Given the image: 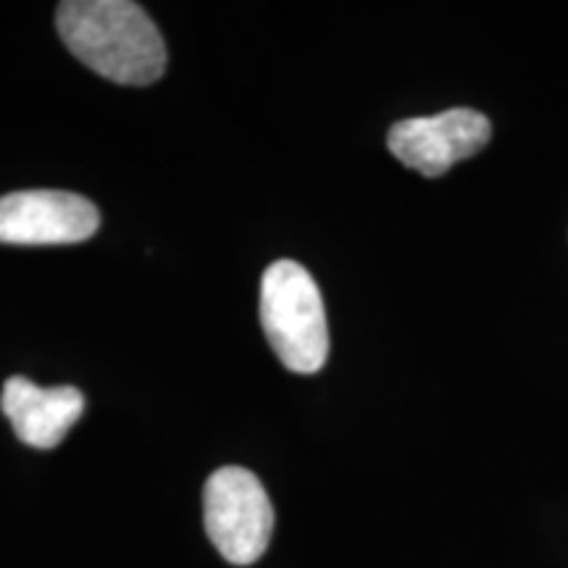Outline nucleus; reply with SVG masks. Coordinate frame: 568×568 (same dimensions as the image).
Returning a JSON list of instances; mask_svg holds the SVG:
<instances>
[{
    "instance_id": "f257e3e1",
    "label": "nucleus",
    "mask_w": 568,
    "mask_h": 568,
    "mask_svg": "<svg viewBox=\"0 0 568 568\" xmlns=\"http://www.w3.org/2000/svg\"><path fill=\"white\" fill-rule=\"evenodd\" d=\"M55 27L71 55L105 80L142 88L166 71L159 27L130 0H67L55 11Z\"/></svg>"
},
{
    "instance_id": "f03ea898",
    "label": "nucleus",
    "mask_w": 568,
    "mask_h": 568,
    "mask_svg": "<svg viewBox=\"0 0 568 568\" xmlns=\"http://www.w3.org/2000/svg\"><path fill=\"white\" fill-rule=\"evenodd\" d=\"M261 324L276 358L295 374H316L329 358V324L308 268L276 261L261 280Z\"/></svg>"
},
{
    "instance_id": "7ed1b4c3",
    "label": "nucleus",
    "mask_w": 568,
    "mask_h": 568,
    "mask_svg": "<svg viewBox=\"0 0 568 568\" xmlns=\"http://www.w3.org/2000/svg\"><path fill=\"white\" fill-rule=\"evenodd\" d=\"M203 518L213 548L234 566H251L268 550L274 508L253 471L224 466L203 489Z\"/></svg>"
},
{
    "instance_id": "20e7f679",
    "label": "nucleus",
    "mask_w": 568,
    "mask_h": 568,
    "mask_svg": "<svg viewBox=\"0 0 568 568\" xmlns=\"http://www.w3.org/2000/svg\"><path fill=\"white\" fill-rule=\"evenodd\" d=\"M493 138L485 113L450 109L437 116L403 119L387 134V148L403 166L424 176H443L458 161L471 159Z\"/></svg>"
},
{
    "instance_id": "39448f33",
    "label": "nucleus",
    "mask_w": 568,
    "mask_h": 568,
    "mask_svg": "<svg viewBox=\"0 0 568 568\" xmlns=\"http://www.w3.org/2000/svg\"><path fill=\"white\" fill-rule=\"evenodd\" d=\"M98 230L95 205L67 190H21L0 197V245H74Z\"/></svg>"
},
{
    "instance_id": "423d86ee",
    "label": "nucleus",
    "mask_w": 568,
    "mask_h": 568,
    "mask_svg": "<svg viewBox=\"0 0 568 568\" xmlns=\"http://www.w3.org/2000/svg\"><path fill=\"white\" fill-rule=\"evenodd\" d=\"M0 408L21 443L53 450L82 418L84 397L77 387H38L27 376H11L3 385Z\"/></svg>"
}]
</instances>
